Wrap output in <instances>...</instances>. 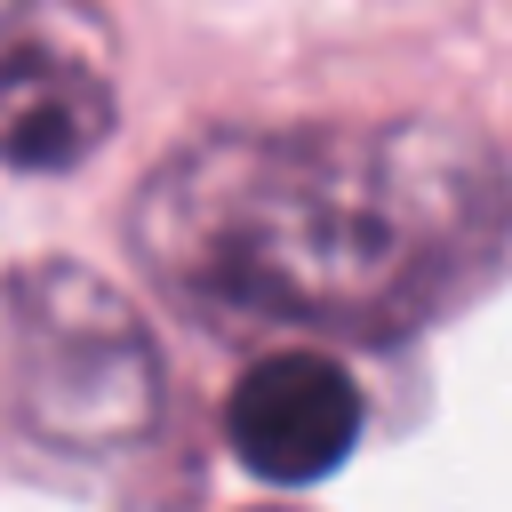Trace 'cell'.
Returning <instances> with one entry per match:
<instances>
[{"instance_id":"cell-2","label":"cell","mask_w":512,"mask_h":512,"mask_svg":"<svg viewBox=\"0 0 512 512\" xmlns=\"http://www.w3.org/2000/svg\"><path fill=\"white\" fill-rule=\"evenodd\" d=\"M112 136V64L104 32L56 0L0 8V160L72 168Z\"/></svg>"},{"instance_id":"cell-1","label":"cell","mask_w":512,"mask_h":512,"mask_svg":"<svg viewBox=\"0 0 512 512\" xmlns=\"http://www.w3.org/2000/svg\"><path fill=\"white\" fill-rule=\"evenodd\" d=\"M504 224V184L440 136H264L160 168L152 264L192 296L392 336L432 312Z\"/></svg>"},{"instance_id":"cell-3","label":"cell","mask_w":512,"mask_h":512,"mask_svg":"<svg viewBox=\"0 0 512 512\" xmlns=\"http://www.w3.org/2000/svg\"><path fill=\"white\" fill-rule=\"evenodd\" d=\"M224 432H232V456L256 472V480H320L352 456L360 440V392L336 360L320 352H272L256 360L232 400H224Z\"/></svg>"}]
</instances>
